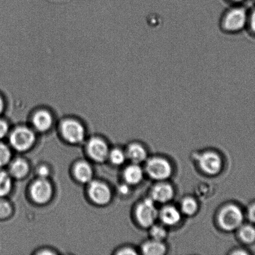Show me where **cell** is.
<instances>
[{"label":"cell","mask_w":255,"mask_h":255,"mask_svg":"<svg viewBox=\"0 0 255 255\" xmlns=\"http://www.w3.org/2000/svg\"><path fill=\"white\" fill-rule=\"evenodd\" d=\"M244 221L243 211L241 207L234 204L222 206L217 215V223L224 232L237 231L244 224Z\"/></svg>","instance_id":"cell-1"},{"label":"cell","mask_w":255,"mask_h":255,"mask_svg":"<svg viewBox=\"0 0 255 255\" xmlns=\"http://www.w3.org/2000/svg\"><path fill=\"white\" fill-rule=\"evenodd\" d=\"M176 191L173 186L167 181L156 182L149 191V197L156 203L164 205L174 198Z\"/></svg>","instance_id":"cell-5"},{"label":"cell","mask_w":255,"mask_h":255,"mask_svg":"<svg viewBox=\"0 0 255 255\" xmlns=\"http://www.w3.org/2000/svg\"><path fill=\"white\" fill-rule=\"evenodd\" d=\"M232 255H247L246 252L244 251H242V250H236V251H234L233 253H232Z\"/></svg>","instance_id":"cell-33"},{"label":"cell","mask_w":255,"mask_h":255,"mask_svg":"<svg viewBox=\"0 0 255 255\" xmlns=\"http://www.w3.org/2000/svg\"><path fill=\"white\" fill-rule=\"evenodd\" d=\"M231 1H234V2H241V1H244V0H231Z\"/></svg>","instance_id":"cell-34"},{"label":"cell","mask_w":255,"mask_h":255,"mask_svg":"<svg viewBox=\"0 0 255 255\" xmlns=\"http://www.w3.org/2000/svg\"><path fill=\"white\" fill-rule=\"evenodd\" d=\"M251 27L252 30L255 32V11L253 12L251 17Z\"/></svg>","instance_id":"cell-32"},{"label":"cell","mask_w":255,"mask_h":255,"mask_svg":"<svg viewBox=\"0 0 255 255\" xmlns=\"http://www.w3.org/2000/svg\"><path fill=\"white\" fill-rule=\"evenodd\" d=\"M248 217L250 221L255 224V204L250 207L248 210Z\"/></svg>","instance_id":"cell-30"},{"label":"cell","mask_w":255,"mask_h":255,"mask_svg":"<svg viewBox=\"0 0 255 255\" xmlns=\"http://www.w3.org/2000/svg\"><path fill=\"white\" fill-rule=\"evenodd\" d=\"M159 209L157 204L149 197L142 199L136 205L134 217L137 224L142 228L148 229L158 220Z\"/></svg>","instance_id":"cell-3"},{"label":"cell","mask_w":255,"mask_h":255,"mask_svg":"<svg viewBox=\"0 0 255 255\" xmlns=\"http://www.w3.org/2000/svg\"><path fill=\"white\" fill-rule=\"evenodd\" d=\"M131 186H129V184L126 183L122 184L119 186V191L122 195L127 196V195H128L130 192H131Z\"/></svg>","instance_id":"cell-27"},{"label":"cell","mask_w":255,"mask_h":255,"mask_svg":"<svg viewBox=\"0 0 255 255\" xmlns=\"http://www.w3.org/2000/svg\"><path fill=\"white\" fill-rule=\"evenodd\" d=\"M148 229L150 239L155 241L164 242L168 236L167 227L161 223L157 224L156 222Z\"/></svg>","instance_id":"cell-19"},{"label":"cell","mask_w":255,"mask_h":255,"mask_svg":"<svg viewBox=\"0 0 255 255\" xmlns=\"http://www.w3.org/2000/svg\"><path fill=\"white\" fill-rule=\"evenodd\" d=\"M10 157H11V152L8 147L0 142V167L4 166L7 164Z\"/></svg>","instance_id":"cell-24"},{"label":"cell","mask_w":255,"mask_h":255,"mask_svg":"<svg viewBox=\"0 0 255 255\" xmlns=\"http://www.w3.org/2000/svg\"><path fill=\"white\" fill-rule=\"evenodd\" d=\"M32 122L35 128L39 131H46L52 126V117L48 111L41 110L34 114Z\"/></svg>","instance_id":"cell-16"},{"label":"cell","mask_w":255,"mask_h":255,"mask_svg":"<svg viewBox=\"0 0 255 255\" xmlns=\"http://www.w3.org/2000/svg\"><path fill=\"white\" fill-rule=\"evenodd\" d=\"M11 188V180L8 174L0 171V197L6 196Z\"/></svg>","instance_id":"cell-22"},{"label":"cell","mask_w":255,"mask_h":255,"mask_svg":"<svg viewBox=\"0 0 255 255\" xmlns=\"http://www.w3.org/2000/svg\"><path fill=\"white\" fill-rule=\"evenodd\" d=\"M31 195L32 199L37 203H46L51 199L52 195L51 185L45 179L37 180L32 185Z\"/></svg>","instance_id":"cell-11"},{"label":"cell","mask_w":255,"mask_h":255,"mask_svg":"<svg viewBox=\"0 0 255 255\" xmlns=\"http://www.w3.org/2000/svg\"><path fill=\"white\" fill-rule=\"evenodd\" d=\"M4 107L5 103L4 98L2 97L1 95H0V115H1L2 113V112L4 111Z\"/></svg>","instance_id":"cell-31"},{"label":"cell","mask_w":255,"mask_h":255,"mask_svg":"<svg viewBox=\"0 0 255 255\" xmlns=\"http://www.w3.org/2000/svg\"><path fill=\"white\" fill-rule=\"evenodd\" d=\"M179 208L183 216L193 217L199 212V204L194 197L187 196L182 200Z\"/></svg>","instance_id":"cell-17"},{"label":"cell","mask_w":255,"mask_h":255,"mask_svg":"<svg viewBox=\"0 0 255 255\" xmlns=\"http://www.w3.org/2000/svg\"><path fill=\"white\" fill-rule=\"evenodd\" d=\"M34 134L31 129L24 127L17 128L10 136V142L19 151H26L34 144Z\"/></svg>","instance_id":"cell-7"},{"label":"cell","mask_w":255,"mask_h":255,"mask_svg":"<svg viewBox=\"0 0 255 255\" xmlns=\"http://www.w3.org/2000/svg\"><path fill=\"white\" fill-rule=\"evenodd\" d=\"M8 132V125L4 120L0 119V139L2 138Z\"/></svg>","instance_id":"cell-26"},{"label":"cell","mask_w":255,"mask_h":255,"mask_svg":"<svg viewBox=\"0 0 255 255\" xmlns=\"http://www.w3.org/2000/svg\"><path fill=\"white\" fill-rule=\"evenodd\" d=\"M240 240L246 244H251L255 241V228L251 225H242L237 230Z\"/></svg>","instance_id":"cell-20"},{"label":"cell","mask_w":255,"mask_h":255,"mask_svg":"<svg viewBox=\"0 0 255 255\" xmlns=\"http://www.w3.org/2000/svg\"><path fill=\"white\" fill-rule=\"evenodd\" d=\"M89 154L92 159L97 162L104 161L109 156V149L107 144L102 139L92 138L87 145Z\"/></svg>","instance_id":"cell-12"},{"label":"cell","mask_w":255,"mask_h":255,"mask_svg":"<svg viewBox=\"0 0 255 255\" xmlns=\"http://www.w3.org/2000/svg\"><path fill=\"white\" fill-rule=\"evenodd\" d=\"M127 158L132 163L141 164L149 158L148 151L146 147L139 142H133L129 145L126 151Z\"/></svg>","instance_id":"cell-14"},{"label":"cell","mask_w":255,"mask_h":255,"mask_svg":"<svg viewBox=\"0 0 255 255\" xmlns=\"http://www.w3.org/2000/svg\"><path fill=\"white\" fill-rule=\"evenodd\" d=\"M29 171V166L26 162L22 159H17L12 162L10 167L11 174L16 178H22L27 174Z\"/></svg>","instance_id":"cell-21"},{"label":"cell","mask_w":255,"mask_h":255,"mask_svg":"<svg viewBox=\"0 0 255 255\" xmlns=\"http://www.w3.org/2000/svg\"><path fill=\"white\" fill-rule=\"evenodd\" d=\"M167 251L168 249L164 242L151 239L142 243L140 248V253L145 255H164Z\"/></svg>","instance_id":"cell-15"},{"label":"cell","mask_w":255,"mask_h":255,"mask_svg":"<svg viewBox=\"0 0 255 255\" xmlns=\"http://www.w3.org/2000/svg\"><path fill=\"white\" fill-rule=\"evenodd\" d=\"M198 165L202 172L208 176H216L224 168V160L218 152L206 151L198 157Z\"/></svg>","instance_id":"cell-4"},{"label":"cell","mask_w":255,"mask_h":255,"mask_svg":"<svg viewBox=\"0 0 255 255\" xmlns=\"http://www.w3.org/2000/svg\"><path fill=\"white\" fill-rule=\"evenodd\" d=\"M247 21L246 10L241 7L229 10L225 15L222 26L229 32H236L243 29Z\"/></svg>","instance_id":"cell-6"},{"label":"cell","mask_w":255,"mask_h":255,"mask_svg":"<svg viewBox=\"0 0 255 255\" xmlns=\"http://www.w3.org/2000/svg\"><path fill=\"white\" fill-rule=\"evenodd\" d=\"M61 131L64 138L71 143H78L83 140L85 135L84 127L74 120H66L61 126Z\"/></svg>","instance_id":"cell-9"},{"label":"cell","mask_w":255,"mask_h":255,"mask_svg":"<svg viewBox=\"0 0 255 255\" xmlns=\"http://www.w3.org/2000/svg\"><path fill=\"white\" fill-rule=\"evenodd\" d=\"M182 215L179 207L173 205L167 204L162 205L161 209H159L158 220L160 223L168 227H174L181 223Z\"/></svg>","instance_id":"cell-8"},{"label":"cell","mask_w":255,"mask_h":255,"mask_svg":"<svg viewBox=\"0 0 255 255\" xmlns=\"http://www.w3.org/2000/svg\"><path fill=\"white\" fill-rule=\"evenodd\" d=\"M119 255H137L138 252H137L136 249L131 248V247H126L122 249L121 251H119Z\"/></svg>","instance_id":"cell-28"},{"label":"cell","mask_w":255,"mask_h":255,"mask_svg":"<svg viewBox=\"0 0 255 255\" xmlns=\"http://www.w3.org/2000/svg\"><path fill=\"white\" fill-rule=\"evenodd\" d=\"M49 174V169L46 166H42L38 169V175L41 179L46 178Z\"/></svg>","instance_id":"cell-29"},{"label":"cell","mask_w":255,"mask_h":255,"mask_svg":"<svg viewBox=\"0 0 255 255\" xmlns=\"http://www.w3.org/2000/svg\"><path fill=\"white\" fill-rule=\"evenodd\" d=\"M89 194L92 201L99 205L108 203L111 198V192L108 186L99 181L91 182L89 188Z\"/></svg>","instance_id":"cell-10"},{"label":"cell","mask_w":255,"mask_h":255,"mask_svg":"<svg viewBox=\"0 0 255 255\" xmlns=\"http://www.w3.org/2000/svg\"><path fill=\"white\" fill-rule=\"evenodd\" d=\"M146 176L144 167L141 164L131 163L125 168L123 177L126 184L129 186H137L143 181Z\"/></svg>","instance_id":"cell-13"},{"label":"cell","mask_w":255,"mask_h":255,"mask_svg":"<svg viewBox=\"0 0 255 255\" xmlns=\"http://www.w3.org/2000/svg\"><path fill=\"white\" fill-rule=\"evenodd\" d=\"M75 176L79 181L86 183L91 181L92 170L89 164L85 162H79L74 169Z\"/></svg>","instance_id":"cell-18"},{"label":"cell","mask_w":255,"mask_h":255,"mask_svg":"<svg viewBox=\"0 0 255 255\" xmlns=\"http://www.w3.org/2000/svg\"><path fill=\"white\" fill-rule=\"evenodd\" d=\"M144 163L146 174L156 182L167 181L173 174L174 168L171 162L164 157H149Z\"/></svg>","instance_id":"cell-2"},{"label":"cell","mask_w":255,"mask_h":255,"mask_svg":"<svg viewBox=\"0 0 255 255\" xmlns=\"http://www.w3.org/2000/svg\"><path fill=\"white\" fill-rule=\"evenodd\" d=\"M11 213V207L8 202L0 200V219H4Z\"/></svg>","instance_id":"cell-25"},{"label":"cell","mask_w":255,"mask_h":255,"mask_svg":"<svg viewBox=\"0 0 255 255\" xmlns=\"http://www.w3.org/2000/svg\"><path fill=\"white\" fill-rule=\"evenodd\" d=\"M110 159L116 166H121L126 161L127 156L126 152L119 149H115L109 154Z\"/></svg>","instance_id":"cell-23"}]
</instances>
